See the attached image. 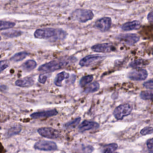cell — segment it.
Here are the masks:
<instances>
[{
  "instance_id": "cell-5",
  "label": "cell",
  "mask_w": 153,
  "mask_h": 153,
  "mask_svg": "<svg viewBox=\"0 0 153 153\" xmlns=\"http://www.w3.org/2000/svg\"><path fill=\"white\" fill-rule=\"evenodd\" d=\"M37 131L39 133V134H40L42 137L48 139H57L60 136V133L59 131V130L52 127H41L37 130Z\"/></svg>"
},
{
  "instance_id": "cell-10",
  "label": "cell",
  "mask_w": 153,
  "mask_h": 153,
  "mask_svg": "<svg viewBox=\"0 0 153 153\" xmlns=\"http://www.w3.org/2000/svg\"><path fill=\"white\" fill-rule=\"evenodd\" d=\"M111 19L108 17H104L96 21L94 27L102 32H106L109 29L111 26Z\"/></svg>"
},
{
  "instance_id": "cell-36",
  "label": "cell",
  "mask_w": 153,
  "mask_h": 153,
  "mask_svg": "<svg viewBox=\"0 0 153 153\" xmlns=\"http://www.w3.org/2000/svg\"><path fill=\"white\" fill-rule=\"evenodd\" d=\"M0 40H1V36H0Z\"/></svg>"
},
{
  "instance_id": "cell-30",
  "label": "cell",
  "mask_w": 153,
  "mask_h": 153,
  "mask_svg": "<svg viewBox=\"0 0 153 153\" xmlns=\"http://www.w3.org/2000/svg\"><path fill=\"white\" fill-rule=\"evenodd\" d=\"M143 86L146 88L153 90V79L145 82L143 84Z\"/></svg>"
},
{
  "instance_id": "cell-23",
  "label": "cell",
  "mask_w": 153,
  "mask_h": 153,
  "mask_svg": "<svg viewBox=\"0 0 153 153\" xmlns=\"http://www.w3.org/2000/svg\"><path fill=\"white\" fill-rule=\"evenodd\" d=\"M16 23L14 22L9 21L0 20V30L10 29L15 26Z\"/></svg>"
},
{
  "instance_id": "cell-25",
  "label": "cell",
  "mask_w": 153,
  "mask_h": 153,
  "mask_svg": "<svg viewBox=\"0 0 153 153\" xmlns=\"http://www.w3.org/2000/svg\"><path fill=\"white\" fill-rule=\"evenodd\" d=\"M23 32L20 30H10L8 32H3L2 35L4 36H5L7 38H14V37H17L20 35H22Z\"/></svg>"
},
{
  "instance_id": "cell-35",
  "label": "cell",
  "mask_w": 153,
  "mask_h": 153,
  "mask_svg": "<svg viewBox=\"0 0 153 153\" xmlns=\"http://www.w3.org/2000/svg\"><path fill=\"white\" fill-rule=\"evenodd\" d=\"M148 149H149V153H153V146H147Z\"/></svg>"
},
{
  "instance_id": "cell-1",
  "label": "cell",
  "mask_w": 153,
  "mask_h": 153,
  "mask_svg": "<svg viewBox=\"0 0 153 153\" xmlns=\"http://www.w3.org/2000/svg\"><path fill=\"white\" fill-rule=\"evenodd\" d=\"M67 33L62 29L46 27L36 29L34 32V36L38 39L52 38L54 41L64 39Z\"/></svg>"
},
{
  "instance_id": "cell-2",
  "label": "cell",
  "mask_w": 153,
  "mask_h": 153,
  "mask_svg": "<svg viewBox=\"0 0 153 153\" xmlns=\"http://www.w3.org/2000/svg\"><path fill=\"white\" fill-rule=\"evenodd\" d=\"M72 60L71 59L54 60L41 65L38 71L42 72H51L68 66Z\"/></svg>"
},
{
  "instance_id": "cell-20",
  "label": "cell",
  "mask_w": 153,
  "mask_h": 153,
  "mask_svg": "<svg viewBox=\"0 0 153 153\" xmlns=\"http://www.w3.org/2000/svg\"><path fill=\"white\" fill-rule=\"evenodd\" d=\"M28 55H29V53L26 51L19 52V53L15 54L14 56H13L10 58V60L14 62H19V61H21V60H23L24 59H25Z\"/></svg>"
},
{
  "instance_id": "cell-31",
  "label": "cell",
  "mask_w": 153,
  "mask_h": 153,
  "mask_svg": "<svg viewBox=\"0 0 153 153\" xmlns=\"http://www.w3.org/2000/svg\"><path fill=\"white\" fill-rule=\"evenodd\" d=\"M47 79V76L45 74H40L38 78V81L42 84H44Z\"/></svg>"
},
{
  "instance_id": "cell-6",
  "label": "cell",
  "mask_w": 153,
  "mask_h": 153,
  "mask_svg": "<svg viewBox=\"0 0 153 153\" xmlns=\"http://www.w3.org/2000/svg\"><path fill=\"white\" fill-rule=\"evenodd\" d=\"M33 147L35 149L44 151H51L57 149V146L56 143L53 141L48 140L38 141L35 143Z\"/></svg>"
},
{
  "instance_id": "cell-17",
  "label": "cell",
  "mask_w": 153,
  "mask_h": 153,
  "mask_svg": "<svg viewBox=\"0 0 153 153\" xmlns=\"http://www.w3.org/2000/svg\"><path fill=\"white\" fill-rule=\"evenodd\" d=\"M69 76V74L65 71L61 72L60 73H59L55 79H54V84L57 86H62V81L65 79H67L68 78Z\"/></svg>"
},
{
  "instance_id": "cell-4",
  "label": "cell",
  "mask_w": 153,
  "mask_h": 153,
  "mask_svg": "<svg viewBox=\"0 0 153 153\" xmlns=\"http://www.w3.org/2000/svg\"><path fill=\"white\" fill-rule=\"evenodd\" d=\"M132 111L131 106L128 103H124L117 106L114 111L113 115L117 120H120L124 117L128 115Z\"/></svg>"
},
{
  "instance_id": "cell-32",
  "label": "cell",
  "mask_w": 153,
  "mask_h": 153,
  "mask_svg": "<svg viewBox=\"0 0 153 153\" xmlns=\"http://www.w3.org/2000/svg\"><path fill=\"white\" fill-rule=\"evenodd\" d=\"M93 150V148L91 146H87L83 148V151L85 153H91Z\"/></svg>"
},
{
  "instance_id": "cell-12",
  "label": "cell",
  "mask_w": 153,
  "mask_h": 153,
  "mask_svg": "<svg viewBox=\"0 0 153 153\" xmlns=\"http://www.w3.org/2000/svg\"><path fill=\"white\" fill-rule=\"evenodd\" d=\"M58 114V112L56 109H50V110H45L41 112H35L30 114V117L33 119H38V118H47L53 116H55Z\"/></svg>"
},
{
  "instance_id": "cell-8",
  "label": "cell",
  "mask_w": 153,
  "mask_h": 153,
  "mask_svg": "<svg viewBox=\"0 0 153 153\" xmlns=\"http://www.w3.org/2000/svg\"><path fill=\"white\" fill-rule=\"evenodd\" d=\"M148 72L144 69H136L128 74L127 77L134 81H142L148 77Z\"/></svg>"
},
{
  "instance_id": "cell-14",
  "label": "cell",
  "mask_w": 153,
  "mask_h": 153,
  "mask_svg": "<svg viewBox=\"0 0 153 153\" xmlns=\"http://www.w3.org/2000/svg\"><path fill=\"white\" fill-rule=\"evenodd\" d=\"M141 26L140 22L138 20H133L124 23L121 26V29L124 31H130L139 29Z\"/></svg>"
},
{
  "instance_id": "cell-21",
  "label": "cell",
  "mask_w": 153,
  "mask_h": 153,
  "mask_svg": "<svg viewBox=\"0 0 153 153\" xmlns=\"http://www.w3.org/2000/svg\"><path fill=\"white\" fill-rule=\"evenodd\" d=\"M99 87H100V85H99V82L95 81V82H93L88 84V85L85 88L84 92L86 93H93V92L97 91L99 90Z\"/></svg>"
},
{
  "instance_id": "cell-9",
  "label": "cell",
  "mask_w": 153,
  "mask_h": 153,
  "mask_svg": "<svg viewBox=\"0 0 153 153\" xmlns=\"http://www.w3.org/2000/svg\"><path fill=\"white\" fill-rule=\"evenodd\" d=\"M105 57L99 54H90L85 56L79 61V65L81 66H88L92 64L103 59Z\"/></svg>"
},
{
  "instance_id": "cell-27",
  "label": "cell",
  "mask_w": 153,
  "mask_h": 153,
  "mask_svg": "<svg viewBox=\"0 0 153 153\" xmlns=\"http://www.w3.org/2000/svg\"><path fill=\"white\" fill-rule=\"evenodd\" d=\"M80 120H81V118L80 117H77L76 118L74 119V120L66 123L64 125V126H65V127L68 128H75L76 126H77L78 125Z\"/></svg>"
},
{
  "instance_id": "cell-11",
  "label": "cell",
  "mask_w": 153,
  "mask_h": 153,
  "mask_svg": "<svg viewBox=\"0 0 153 153\" xmlns=\"http://www.w3.org/2000/svg\"><path fill=\"white\" fill-rule=\"evenodd\" d=\"M93 51L98 53H110L115 50V47L109 43L97 44L91 47Z\"/></svg>"
},
{
  "instance_id": "cell-26",
  "label": "cell",
  "mask_w": 153,
  "mask_h": 153,
  "mask_svg": "<svg viewBox=\"0 0 153 153\" xmlns=\"http://www.w3.org/2000/svg\"><path fill=\"white\" fill-rule=\"evenodd\" d=\"M140 97L143 100H153V91H142L140 93Z\"/></svg>"
},
{
  "instance_id": "cell-28",
  "label": "cell",
  "mask_w": 153,
  "mask_h": 153,
  "mask_svg": "<svg viewBox=\"0 0 153 153\" xmlns=\"http://www.w3.org/2000/svg\"><path fill=\"white\" fill-rule=\"evenodd\" d=\"M140 133L142 135H147L153 133V127H145L140 130Z\"/></svg>"
},
{
  "instance_id": "cell-7",
  "label": "cell",
  "mask_w": 153,
  "mask_h": 153,
  "mask_svg": "<svg viewBox=\"0 0 153 153\" xmlns=\"http://www.w3.org/2000/svg\"><path fill=\"white\" fill-rule=\"evenodd\" d=\"M117 39L120 42H124L127 45H131L137 43L140 40V37L136 33H125L120 34Z\"/></svg>"
},
{
  "instance_id": "cell-22",
  "label": "cell",
  "mask_w": 153,
  "mask_h": 153,
  "mask_svg": "<svg viewBox=\"0 0 153 153\" xmlns=\"http://www.w3.org/2000/svg\"><path fill=\"white\" fill-rule=\"evenodd\" d=\"M93 79V75H88L82 76L79 81V85L81 87H84L90 84Z\"/></svg>"
},
{
  "instance_id": "cell-24",
  "label": "cell",
  "mask_w": 153,
  "mask_h": 153,
  "mask_svg": "<svg viewBox=\"0 0 153 153\" xmlns=\"http://www.w3.org/2000/svg\"><path fill=\"white\" fill-rule=\"evenodd\" d=\"M118 148V145L116 143H111L105 146V148L103 153H118L115 152Z\"/></svg>"
},
{
  "instance_id": "cell-15",
  "label": "cell",
  "mask_w": 153,
  "mask_h": 153,
  "mask_svg": "<svg viewBox=\"0 0 153 153\" xmlns=\"http://www.w3.org/2000/svg\"><path fill=\"white\" fill-rule=\"evenodd\" d=\"M34 80L32 77H25L16 81L15 85L20 87H29L33 85Z\"/></svg>"
},
{
  "instance_id": "cell-33",
  "label": "cell",
  "mask_w": 153,
  "mask_h": 153,
  "mask_svg": "<svg viewBox=\"0 0 153 153\" xmlns=\"http://www.w3.org/2000/svg\"><path fill=\"white\" fill-rule=\"evenodd\" d=\"M147 19L149 22H153V11L149 13V14H148V16H147Z\"/></svg>"
},
{
  "instance_id": "cell-34",
  "label": "cell",
  "mask_w": 153,
  "mask_h": 153,
  "mask_svg": "<svg viewBox=\"0 0 153 153\" xmlns=\"http://www.w3.org/2000/svg\"><path fill=\"white\" fill-rule=\"evenodd\" d=\"M146 145L147 146H153V138H151V139H149L147 140L146 142Z\"/></svg>"
},
{
  "instance_id": "cell-19",
  "label": "cell",
  "mask_w": 153,
  "mask_h": 153,
  "mask_svg": "<svg viewBox=\"0 0 153 153\" xmlns=\"http://www.w3.org/2000/svg\"><path fill=\"white\" fill-rule=\"evenodd\" d=\"M22 130V127L20 125H14L8 128L5 133L6 137H10L14 135L19 134Z\"/></svg>"
},
{
  "instance_id": "cell-16",
  "label": "cell",
  "mask_w": 153,
  "mask_h": 153,
  "mask_svg": "<svg viewBox=\"0 0 153 153\" xmlns=\"http://www.w3.org/2000/svg\"><path fill=\"white\" fill-rule=\"evenodd\" d=\"M36 62L34 60L30 59L23 63L22 65L21 68L23 71L26 72H30L34 69L36 67Z\"/></svg>"
},
{
  "instance_id": "cell-3",
  "label": "cell",
  "mask_w": 153,
  "mask_h": 153,
  "mask_svg": "<svg viewBox=\"0 0 153 153\" xmlns=\"http://www.w3.org/2000/svg\"><path fill=\"white\" fill-rule=\"evenodd\" d=\"M71 17L74 20L80 23H85L91 20L94 17V14L90 10L76 9L72 13Z\"/></svg>"
},
{
  "instance_id": "cell-29",
  "label": "cell",
  "mask_w": 153,
  "mask_h": 153,
  "mask_svg": "<svg viewBox=\"0 0 153 153\" xmlns=\"http://www.w3.org/2000/svg\"><path fill=\"white\" fill-rule=\"evenodd\" d=\"M9 66V63L7 60L0 61V72L3 71L4 69L7 68Z\"/></svg>"
},
{
  "instance_id": "cell-18",
  "label": "cell",
  "mask_w": 153,
  "mask_h": 153,
  "mask_svg": "<svg viewBox=\"0 0 153 153\" xmlns=\"http://www.w3.org/2000/svg\"><path fill=\"white\" fill-rule=\"evenodd\" d=\"M148 61L144 59H137L130 63L129 66L134 69H140L148 64Z\"/></svg>"
},
{
  "instance_id": "cell-13",
  "label": "cell",
  "mask_w": 153,
  "mask_h": 153,
  "mask_svg": "<svg viewBox=\"0 0 153 153\" xmlns=\"http://www.w3.org/2000/svg\"><path fill=\"white\" fill-rule=\"evenodd\" d=\"M99 124L96 122L84 120L79 126L78 130L82 132V131H85L87 130H90L94 128H97L99 127Z\"/></svg>"
}]
</instances>
